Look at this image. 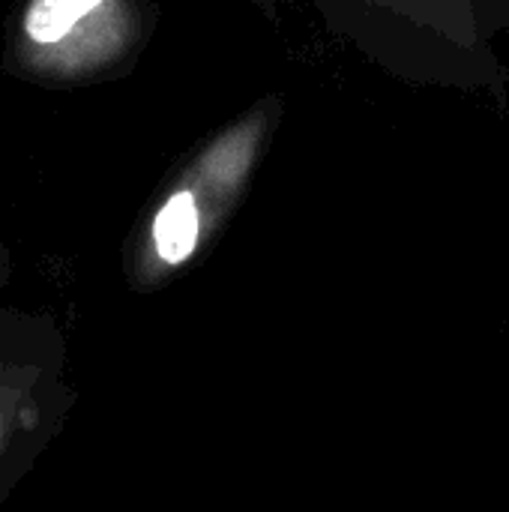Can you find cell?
I'll use <instances>...</instances> for the list:
<instances>
[{"label":"cell","instance_id":"cell-1","mask_svg":"<svg viewBox=\"0 0 509 512\" xmlns=\"http://www.w3.org/2000/svg\"><path fill=\"white\" fill-rule=\"evenodd\" d=\"M6 279L0 249V288ZM69 405L63 333L51 318L0 300V504L48 450Z\"/></svg>","mask_w":509,"mask_h":512},{"label":"cell","instance_id":"cell-2","mask_svg":"<svg viewBox=\"0 0 509 512\" xmlns=\"http://www.w3.org/2000/svg\"><path fill=\"white\" fill-rule=\"evenodd\" d=\"M141 36L135 0H21L3 36V69L39 87L93 84L129 60Z\"/></svg>","mask_w":509,"mask_h":512}]
</instances>
